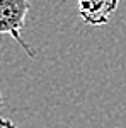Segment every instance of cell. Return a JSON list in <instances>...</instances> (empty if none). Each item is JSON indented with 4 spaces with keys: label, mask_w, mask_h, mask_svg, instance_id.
I'll return each instance as SVG.
<instances>
[{
    "label": "cell",
    "mask_w": 126,
    "mask_h": 128,
    "mask_svg": "<svg viewBox=\"0 0 126 128\" xmlns=\"http://www.w3.org/2000/svg\"><path fill=\"white\" fill-rule=\"evenodd\" d=\"M0 128H15V125L10 121V120L7 118H2V125H0Z\"/></svg>",
    "instance_id": "3"
},
{
    "label": "cell",
    "mask_w": 126,
    "mask_h": 128,
    "mask_svg": "<svg viewBox=\"0 0 126 128\" xmlns=\"http://www.w3.org/2000/svg\"><path fill=\"white\" fill-rule=\"evenodd\" d=\"M119 0H78V16L89 26H104L116 12Z\"/></svg>",
    "instance_id": "2"
},
{
    "label": "cell",
    "mask_w": 126,
    "mask_h": 128,
    "mask_svg": "<svg viewBox=\"0 0 126 128\" xmlns=\"http://www.w3.org/2000/svg\"><path fill=\"white\" fill-rule=\"evenodd\" d=\"M29 9V0H0V32L10 34L19 43L20 48L32 58L36 53L32 46H29L22 38V28Z\"/></svg>",
    "instance_id": "1"
}]
</instances>
